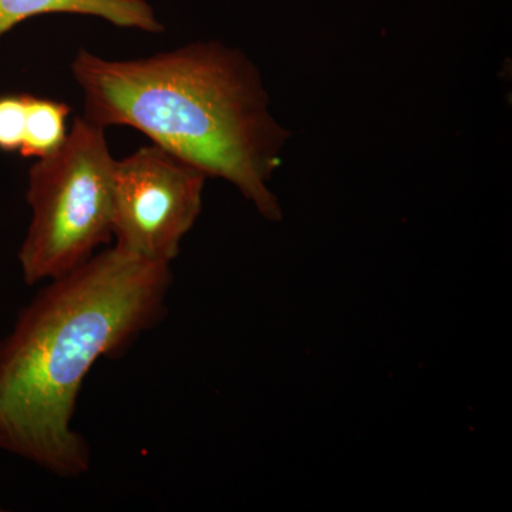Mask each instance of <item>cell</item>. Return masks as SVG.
<instances>
[{
	"mask_svg": "<svg viewBox=\"0 0 512 512\" xmlns=\"http://www.w3.org/2000/svg\"><path fill=\"white\" fill-rule=\"evenodd\" d=\"M171 282L170 265L116 247L50 281L0 340V450L86 474L90 448L72 427L84 379L160 322Z\"/></svg>",
	"mask_w": 512,
	"mask_h": 512,
	"instance_id": "6da1fadb",
	"label": "cell"
},
{
	"mask_svg": "<svg viewBox=\"0 0 512 512\" xmlns=\"http://www.w3.org/2000/svg\"><path fill=\"white\" fill-rule=\"evenodd\" d=\"M72 73L84 119L136 128L207 177L235 185L266 220L281 221L269 183L291 133L241 50L198 42L147 59L104 60L82 49Z\"/></svg>",
	"mask_w": 512,
	"mask_h": 512,
	"instance_id": "7a4b0ae2",
	"label": "cell"
},
{
	"mask_svg": "<svg viewBox=\"0 0 512 512\" xmlns=\"http://www.w3.org/2000/svg\"><path fill=\"white\" fill-rule=\"evenodd\" d=\"M114 164L104 128L77 117L59 150L32 165L33 217L19 252L26 284L69 274L109 244Z\"/></svg>",
	"mask_w": 512,
	"mask_h": 512,
	"instance_id": "3957f363",
	"label": "cell"
},
{
	"mask_svg": "<svg viewBox=\"0 0 512 512\" xmlns=\"http://www.w3.org/2000/svg\"><path fill=\"white\" fill-rule=\"evenodd\" d=\"M207 175L153 144L114 164L111 231L116 248L171 265L200 217Z\"/></svg>",
	"mask_w": 512,
	"mask_h": 512,
	"instance_id": "277c9868",
	"label": "cell"
},
{
	"mask_svg": "<svg viewBox=\"0 0 512 512\" xmlns=\"http://www.w3.org/2000/svg\"><path fill=\"white\" fill-rule=\"evenodd\" d=\"M50 13H74L109 20L119 28L163 32L146 0H0V37L23 20Z\"/></svg>",
	"mask_w": 512,
	"mask_h": 512,
	"instance_id": "5b68a950",
	"label": "cell"
},
{
	"mask_svg": "<svg viewBox=\"0 0 512 512\" xmlns=\"http://www.w3.org/2000/svg\"><path fill=\"white\" fill-rule=\"evenodd\" d=\"M70 111L72 109L62 101L30 96L20 156L45 158L59 150L67 137Z\"/></svg>",
	"mask_w": 512,
	"mask_h": 512,
	"instance_id": "8992f818",
	"label": "cell"
},
{
	"mask_svg": "<svg viewBox=\"0 0 512 512\" xmlns=\"http://www.w3.org/2000/svg\"><path fill=\"white\" fill-rule=\"evenodd\" d=\"M30 94L0 96V151L19 153L25 140Z\"/></svg>",
	"mask_w": 512,
	"mask_h": 512,
	"instance_id": "52a82bcc",
	"label": "cell"
},
{
	"mask_svg": "<svg viewBox=\"0 0 512 512\" xmlns=\"http://www.w3.org/2000/svg\"><path fill=\"white\" fill-rule=\"evenodd\" d=\"M0 511H2V508H0Z\"/></svg>",
	"mask_w": 512,
	"mask_h": 512,
	"instance_id": "ba28073f",
	"label": "cell"
}]
</instances>
